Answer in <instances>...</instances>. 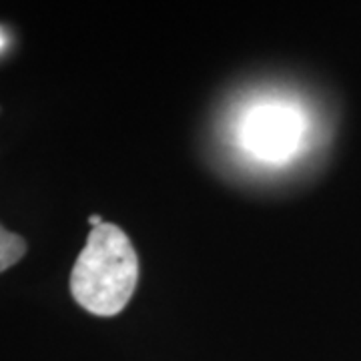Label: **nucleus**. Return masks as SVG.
<instances>
[{"label": "nucleus", "mask_w": 361, "mask_h": 361, "mask_svg": "<svg viewBox=\"0 0 361 361\" xmlns=\"http://www.w3.org/2000/svg\"><path fill=\"white\" fill-rule=\"evenodd\" d=\"M139 279V259L127 233L113 223L90 231L71 273V293L80 307L101 317L127 307Z\"/></svg>", "instance_id": "f257e3e1"}, {"label": "nucleus", "mask_w": 361, "mask_h": 361, "mask_svg": "<svg viewBox=\"0 0 361 361\" xmlns=\"http://www.w3.org/2000/svg\"><path fill=\"white\" fill-rule=\"evenodd\" d=\"M303 109L283 99H259L247 104L235 125V141L247 157L267 165L289 163L305 145Z\"/></svg>", "instance_id": "f03ea898"}, {"label": "nucleus", "mask_w": 361, "mask_h": 361, "mask_svg": "<svg viewBox=\"0 0 361 361\" xmlns=\"http://www.w3.org/2000/svg\"><path fill=\"white\" fill-rule=\"evenodd\" d=\"M26 243L25 239L16 233L8 231L0 225V273L13 267L25 257Z\"/></svg>", "instance_id": "7ed1b4c3"}, {"label": "nucleus", "mask_w": 361, "mask_h": 361, "mask_svg": "<svg viewBox=\"0 0 361 361\" xmlns=\"http://www.w3.org/2000/svg\"><path fill=\"white\" fill-rule=\"evenodd\" d=\"M90 225H92V229H94V227H99V225H103V219H101V217H99V215H90Z\"/></svg>", "instance_id": "20e7f679"}, {"label": "nucleus", "mask_w": 361, "mask_h": 361, "mask_svg": "<svg viewBox=\"0 0 361 361\" xmlns=\"http://www.w3.org/2000/svg\"><path fill=\"white\" fill-rule=\"evenodd\" d=\"M4 42H6V39H4V32L0 30V51H2V47H4Z\"/></svg>", "instance_id": "39448f33"}]
</instances>
